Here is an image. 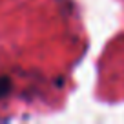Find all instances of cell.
Masks as SVG:
<instances>
[{
  "instance_id": "1",
  "label": "cell",
  "mask_w": 124,
  "mask_h": 124,
  "mask_svg": "<svg viewBox=\"0 0 124 124\" xmlns=\"http://www.w3.org/2000/svg\"><path fill=\"white\" fill-rule=\"evenodd\" d=\"M11 88H13L11 78H9V77H0V101L11 91Z\"/></svg>"
}]
</instances>
